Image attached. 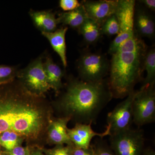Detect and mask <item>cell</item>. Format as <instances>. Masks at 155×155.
<instances>
[{"instance_id": "1", "label": "cell", "mask_w": 155, "mask_h": 155, "mask_svg": "<svg viewBox=\"0 0 155 155\" xmlns=\"http://www.w3.org/2000/svg\"><path fill=\"white\" fill-rule=\"evenodd\" d=\"M51 121L42 97L28 91L20 81L0 84V134L12 131L28 141L37 140Z\"/></svg>"}, {"instance_id": "2", "label": "cell", "mask_w": 155, "mask_h": 155, "mask_svg": "<svg viewBox=\"0 0 155 155\" xmlns=\"http://www.w3.org/2000/svg\"><path fill=\"white\" fill-rule=\"evenodd\" d=\"M113 98L108 78L95 82L70 81L58 103V108L77 123H95L100 113Z\"/></svg>"}, {"instance_id": "3", "label": "cell", "mask_w": 155, "mask_h": 155, "mask_svg": "<svg viewBox=\"0 0 155 155\" xmlns=\"http://www.w3.org/2000/svg\"><path fill=\"white\" fill-rule=\"evenodd\" d=\"M147 50L144 41L134 30L112 55L108 81L113 98L126 97L143 80Z\"/></svg>"}, {"instance_id": "4", "label": "cell", "mask_w": 155, "mask_h": 155, "mask_svg": "<svg viewBox=\"0 0 155 155\" xmlns=\"http://www.w3.org/2000/svg\"><path fill=\"white\" fill-rule=\"evenodd\" d=\"M77 69L81 80L95 82L105 79L110 71V62L105 55L87 51L78 59Z\"/></svg>"}, {"instance_id": "5", "label": "cell", "mask_w": 155, "mask_h": 155, "mask_svg": "<svg viewBox=\"0 0 155 155\" xmlns=\"http://www.w3.org/2000/svg\"><path fill=\"white\" fill-rule=\"evenodd\" d=\"M133 122L138 128L155 120V84L141 87L132 103Z\"/></svg>"}, {"instance_id": "6", "label": "cell", "mask_w": 155, "mask_h": 155, "mask_svg": "<svg viewBox=\"0 0 155 155\" xmlns=\"http://www.w3.org/2000/svg\"><path fill=\"white\" fill-rule=\"evenodd\" d=\"M110 137V147L115 155H142L145 141L143 129L130 128Z\"/></svg>"}, {"instance_id": "7", "label": "cell", "mask_w": 155, "mask_h": 155, "mask_svg": "<svg viewBox=\"0 0 155 155\" xmlns=\"http://www.w3.org/2000/svg\"><path fill=\"white\" fill-rule=\"evenodd\" d=\"M17 76L25 88L33 94L42 97L51 87L48 83L41 58L18 72Z\"/></svg>"}, {"instance_id": "8", "label": "cell", "mask_w": 155, "mask_h": 155, "mask_svg": "<svg viewBox=\"0 0 155 155\" xmlns=\"http://www.w3.org/2000/svg\"><path fill=\"white\" fill-rule=\"evenodd\" d=\"M135 5L134 0H118L116 14L120 24V31L110 45L108 50L110 54H114L122 43L133 34Z\"/></svg>"}, {"instance_id": "9", "label": "cell", "mask_w": 155, "mask_h": 155, "mask_svg": "<svg viewBox=\"0 0 155 155\" xmlns=\"http://www.w3.org/2000/svg\"><path fill=\"white\" fill-rule=\"evenodd\" d=\"M137 91V90H134L113 110L108 113L106 128L110 130V136L131 128L130 126L133 123L132 103Z\"/></svg>"}, {"instance_id": "10", "label": "cell", "mask_w": 155, "mask_h": 155, "mask_svg": "<svg viewBox=\"0 0 155 155\" xmlns=\"http://www.w3.org/2000/svg\"><path fill=\"white\" fill-rule=\"evenodd\" d=\"M118 0L84 1L81 4L87 18L92 19L101 27L105 21L116 14Z\"/></svg>"}, {"instance_id": "11", "label": "cell", "mask_w": 155, "mask_h": 155, "mask_svg": "<svg viewBox=\"0 0 155 155\" xmlns=\"http://www.w3.org/2000/svg\"><path fill=\"white\" fill-rule=\"evenodd\" d=\"M92 123L81 124L76 123L73 128H67V131L70 140L75 147L87 149L91 145L92 140L95 137L103 138L107 136L110 135L108 128L102 133L95 132L91 127Z\"/></svg>"}, {"instance_id": "12", "label": "cell", "mask_w": 155, "mask_h": 155, "mask_svg": "<svg viewBox=\"0 0 155 155\" xmlns=\"http://www.w3.org/2000/svg\"><path fill=\"white\" fill-rule=\"evenodd\" d=\"M134 28L140 37L153 38L155 36L154 19L145 9L135 7L134 17Z\"/></svg>"}, {"instance_id": "13", "label": "cell", "mask_w": 155, "mask_h": 155, "mask_svg": "<svg viewBox=\"0 0 155 155\" xmlns=\"http://www.w3.org/2000/svg\"><path fill=\"white\" fill-rule=\"evenodd\" d=\"M70 120L69 117H61L52 120L48 130L49 138L52 143L57 145L67 144L74 146L67 131V125Z\"/></svg>"}, {"instance_id": "14", "label": "cell", "mask_w": 155, "mask_h": 155, "mask_svg": "<svg viewBox=\"0 0 155 155\" xmlns=\"http://www.w3.org/2000/svg\"><path fill=\"white\" fill-rule=\"evenodd\" d=\"M68 28L67 26H65L57 29L53 32L41 33L48 40L53 49L61 58L64 68H66L67 66L65 36Z\"/></svg>"}, {"instance_id": "15", "label": "cell", "mask_w": 155, "mask_h": 155, "mask_svg": "<svg viewBox=\"0 0 155 155\" xmlns=\"http://www.w3.org/2000/svg\"><path fill=\"white\" fill-rule=\"evenodd\" d=\"M29 15L35 26L41 33H49L57 30L58 20L51 12L31 11Z\"/></svg>"}, {"instance_id": "16", "label": "cell", "mask_w": 155, "mask_h": 155, "mask_svg": "<svg viewBox=\"0 0 155 155\" xmlns=\"http://www.w3.org/2000/svg\"><path fill=\"white\" fill-rule=\"evenodd\" d=\"M86 12L81 5L73 11L64 12L59 14L57 18L58 24L61 23L75 29H79L87 19Z\"/></svg>"}, {"instance_id": "17", "label": "cell", "mask_w": 155, "mask_h": 155, "mask_svg": "<svg viewBox=\"0 0 155 155\" xmlns=\"http://www.w3.org/2000/svg\"><path fill=\"white\" fill-rule=\"evenodd\" d=\"M43 65L48 82L51 89L58 92L63 86L62 79L64 75L63 70L50 58H47Z\"/></svg>"}, {"instance_id": "18", "label": "cell", "mask_w": 155, "mask_h": 155, "mask_svg": "<svg viewBox=\"0 0 155 155\" xmlns=\"http://www.w3.org/2000/svg\"><path fill=\"white\" fill-rule=\"evenodd\" d=\"M87 44L93 45L99 40L102 35L101 26L92 19L87 18L78 29Z\"/></svg>"}, {"instance_id": "19", "label": "cell", "mask_w": 155, "mask_h": 155, "mask_svg": "<svg viewBox=\"0 0 155 155\" xmlns=\"http://www.w3.org/2000/svg\"><path fill=\"white\" fill-rule=\"evenodd\" d=\"M147 72V76L143 80L141 87L147 86L155 83V49L152 48L148 49L144 62V71Z\"/></svg>"}, {"instance_id": "20", "label": "cell", "mask_w": 155, "mask_h": 155, "mask_svg": "<svg viewBox=\"0 0 155 155\" xmlns=\"http://www.w3.org/2000/svg\"><path fill=\"white\" fill-rule=\"evenodd\" d=\"M22 138L15 132L7 131L0 134V145L8 151L19 146Z\"/></svg>"}, {"instance_id": "21", "label": "cell", "mask_w": 155, "mask_h": 155, "mask_svg": "<svg viewBox=\"0 0 155 155\" xmlns=\"http://www.w3.org/2000/svg\"><path fill=\"white\" fill-rule=\"evenodd\" d=\"M102 34L107 36L118 35L120 31V24L116 14L109 17L101 27Z\"/></svg>"}, {"instance_id": "22", "label": "cell", "mask_w": 155, "mask_h": 155, "mask_svg": "<svg viewBox=\"0 0 155 155\" xmlns=\"http://www.w3.org/2000/svg\"><path fill=\"white\" fill-rule=\"evenodd\" d=\"M92 145L94 150V155H115L110 147L103 138L97 137Z\"/></svg>"}, {"instance_id": "23", "label": "cell", "mask_w": 155, "mask_h": 155, "mask_svg": "<svg viewBox=\"0 0 155 155\" xmlns=\"http://www.w3.org/2000/svg\"><path fill=\"white\" fill-rule=\"evenodd\" d=\"M16 68L11 66L0 65V84L13 80L17 75Z\"/></svg>"}, {"instance_id": "24", "label": "cell", "mask_w": 155, "mask_h": 155, "mask_svg": "<svg viewBox=\"0 0 155 155\" xmlns=\"http://www.w3.org/2000/svg\"><path fill=\"white\" fill-rule=\"evenodd\" d=\"M74 146L59 145L53 149L48 150V155H72V149Z\"/></svg>"}, {"instance_id": "25", "label": "cell", "mask_w": 155, "mask_h": 155, "mask_svg": "<svg viewBox=\"0 0 155 155\" xmlns=\"http://www.w3.org/2000/svg\"><path fill=\"white\" fill-rule=\"evenodd\" d=\"M60 7L65 12L73 11L81 5L77 0H61L59 2Z\"/></svg>"}, {"instance_id": "26", "label": "cell", "mask_w": 155, "mask_h": 155, "mask_svg": "<svg viewBox=\"0 0 155 155\" xmlns=\"http://www.w3.org/2000/svg\"><path fill=\"white\" fill-rule=\"evenodd\" d=\"M72 155H94V150L92 144L87 149L77 148L74 146Z\"/></svg>"}, {"instance_id": "27", "label": "cell", "mask_w": 155, "mask_h": 155, "mask_svg": "<svg viewBox=\"0 0 155 155\" xmlns=\"http://www.w3.org/2000/svg\"><path fill=\"white\" fill-rule=\"evenodd\" d=\"M28 150L22 147L17 146L9 151V155H28Z\"/></svg>"}, {"instance_id": "28", "label": "cell", "mask_w": 155, "mask_h": 155, "mask_svg": "<svg viewBox=\"0 0 155 155\" xmlns=\"http://www.w3.org/2000/svg\"><path fill=\"white\" fill-rule=\"evenodd\" d=\"M138 2L139 3L144 6L146 8L149 9L152 11H155V0H140Z\"/></svg>"}, {"instance_id": "29", "label": "cell", "mask_w": 155, "mask_h": 155, "mask_svg": "<svg viewBox=\"0 0 155 155\" xmlns=\"http://www.w3.org/2000/svg\"><path fill=\"white\" fill-rule=\"evenodd\" d=\"M142 155H155V153L153 150L149 148L143 150Z\"/></svg>"}, {"instance_id": "30", "label": "cell", "mask_w": 155, "mask_h": 155, "mask_svg": "<svg viewBox=\"0 0 155 155\" xmlns=\"http://www.w3.org/2000/svg\"><path fill=\"white\" fill-rule=\"evenodd\" d=\"M28 155H44L41 152L39 151H36L32 152L29 153Z\"/></svg>"}, {"instance_id": "31", "label": "cell", "mask_w": 155, "mask_h": 155, "mask_svg": "<svg viewBox=\"0 0 155 155\" xmlns=\"http://www.w3.org/2000/svg\"><path fill=\"white\" fill-rule=\"evenodd\" d=\"M1 145H0V150H1Z\"/></svg>"}, {"instance_id": "32", "label": "cell", "mask_w": 155, "mask_h": 155, "mask_svg": "<svg viewBox=\"0 0 155 155\" xmlns=\"http://www.w3.org/2000/svg\"><path fill=\"white\" fill-rule=\"evenodd\" d=\"M0 155H3L2 154H0Z\"/></svg>"}]
</instances>
